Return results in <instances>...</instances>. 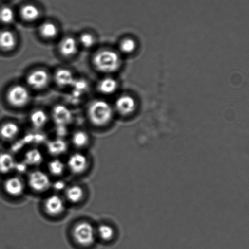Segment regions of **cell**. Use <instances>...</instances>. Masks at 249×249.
Wrapping results in <instances>:
<instances>
[{"mask_svg": "<svg viewBox=\"0 0 249 249\" xmlns=\"http://www.w3.org/2000/svg\"><path fill=\"white\" fill-rule=\"evenodd\" d=\"M88 117L95 126L102 127L111 123L114 111L108 102L102 100L92 102L88 109Z\"/></svg>", "mask_w": 249, "mask_h": 249, "instance_id": "obj_1", "label": "cell"}, {"mask_svg": "<svg viewBox=\"0 0 249 249\" xmlns=\"http://www.w3.org/2000/svg\"><path fill=\"white\" fill-rule=\"evenodd\" d=\"M93 65L100 72L112 73L121 67V59L115 51L105 49L95 53L93 57Z\"/></svg>", "mask_w": 249, "mask_h": 249, "instance_id": "obj_2", "label": "cell"}, {"mask_svg": "<svg viewBox=\"0 0 249 249\" xmlns=\"http://www.w3.org/2000/svg\"><path fill=\"white\" fill-rule=\"evenodd\" d=\"M72 234L75 242L83 247L94 245L96 240V231L94 226L87 221L79 222L76 224Z\"/></svg>", "mask_w": 249, "mask_h": 249, "instance_id": "obj_3", "label": "cell"}, {"mask_svg": "<svg viewBox=\"0 0 249 249\" xmlns=\"http://www.w3.org/2000/svg\"><path fill=\"white\" fill-rule=\"evenodd\" d=\"M6 97L9 104L16 108L25 107L31 100L29 89L21 85H16L11 87L7 91Z\"/></svg>", "mask_w": 249, "mask_h": 249, "instance_id": "obj_4", "label": "cell"}, {"mask_svg": "<svg viewBox=\"0 0 249 249\" xmlns=\"http://www.w3.org/2000/svg\"><path fill=\"white\" fill-rule=\"evenodd\" d=\"M28 182L31 189L37 192H45L51 186L50 177L41 170H34L29 173Z\"/></svg>", "mask_w": 249, "mask_h": 249, "instance_id": "obj_5", "label": "cell"}, {"mask_svg": "<svg viewBox=\"0 0 249 249\" xmlns=\"http://www.w3.org/2000/svg\"><path fill=\"white\" fill-rule=\"evenodd\" d=\"M50 75L46 71L42 69L33 71L26 78V82L29 86L37 90L45 89L50 84Z\"/></svg>", "mask_w": 249, "mask_h": 249, "instance_id": "obj_6", "label": "cell"}, {"mask_svg": "<svg viewBox=\"0 0 249 249\" xmlns=\"http://www.w3.org/2000/svg\"><path fill=\"white\" fill-rule=\"evenodd\" d=\"M66 166L73 174H82L87 169L89 160L84 154L74 153L68 158Z\"/></svg>", "mask_w": 249, "mask_h": 249, "instance_id": "obj_7", "label": "cell"}, {"mask_svg": "<svg viewBox=\"0 0 249 249\" xmlns=\"http://www.w3.org/2000/svg\"><path fill=\"white\" fill-rule=\"evenodd\" d=\"M43 207L46 213L52 216L60 215L65 209V202L58 195H51L46 197Z\"/></svg>", "mask_w": 249, "mask_h": 249, "instance_id": "obj_8", "label": "cell"}, {"mask_svg": "<svg viewBox=\"0 0 249 249\" xmlns=\"http://www.w3.org/2000/svg\"><path fill=\"white\" fill-rule=\"evenodd\" d=\"M3 187L7 195L14 197L21 196L25 189L23 180L17 177L7 178L4 182Z\"/></svg>", "mask_w": 249, "mask_h": 249, "instance_id": "obj_9", "label": "cell"}, {"mask_svg": "<svg viewBox=\"0 0 249 249\" xmlns=\"http://www.w3.org/2000/svg\"><path fill=\"white\" fill-rule=\"evenodd\" d=\"M116 110L121 115L127 116L133 113L136 108V102L133 97L124 95L116 100Z\"/></svg>", "mask_w": 249, "mask_h": 249, "instance_id": "obj_10", "label": "cell"}, {"mask_svg": "<svg viewBox=\"0 0 249 249\" xmlns=\"http://www.w3.org/2000/svg\"><path fill=\"white\" fill-rule=\"evenodd\" d=\"M78 41L72 36H66L58 44V51L65 57H71L77 53Z\"/></svg>", "mask_w": 249, "mask_h": 249, "instance_id": "obj_11", "label": "cell"}, {"mask_svg": "<svg viewBox=\"0 0 249 249\" xmlns=\"http://www.w3.org/2000/svg\"><path fill=\"white\" fill-rule=\"evenodd\" d=\"M55 79L58 86L62 88L72 87L76 79L71 71L67 68H60L55 73Z\"/></svg>", "mask_w": 249, "mask_h": 249, "instance_id": "obj_12", "label": "cell"}, {"mask_svg": "<svg viewBox=\"0 0 249 249\" xmlns=\"http://www.w3.org/2000/svg\"><path fill=\"white\" fill-rule=\"evenodd\" d=\"M16 35L12 31L4 30L0 32V48L9 51L13 50L17 45Z\"/></svg>", "mask_w": 249, "mask_h": 249, "instance_id": "obj_13", "label": "cell"}, {"mask_svg": "<svg viewBox=\"0 0 249 249\" xmlns=\"http://www.w3.org/2000/svg\"><path fill=\"white\" fill-rule=\"evenodd\" d=\"M118 87V82L115 79L112 77H107L100 80L97 88L101 94L111 95L116 91Z\"/></svg>", "mask_w": 249, "mask_h": 249, "instance_id": "obj_14", "label": "cell"}, {"mask_svg": "<svg viewBox=\"0 0 249 249\" xmlns=\"http://www.w3.org/2000/svg\"><path fill=\"white\" fill-rule=\"evenodd\" d=\"M19 132V126L14 122H7L2 124L0 128V136L6 141L14 139L18 135Z\"/></svg>", "mask_w": 249, "mask_h": 249, "instance_id": "obj_15", "label": "cell"}, {"mask_svg": "<svg viewBox=\"0 0 249 249\" xmlns=\"http://www.w3.org/2000/svg\"><path fill=\"white\" fill-rule=\"evenodd\" d=\"M84 196L82 188L78 185H73L65 190V197L72 204L79 203Z\"/></svg>", "mask_w": 249, "mask_h": 249, "instance_id": "obj_16", "label": "cell"}, {"mask_svg": "<svg viewBox=\"0 0 249 249\" xmlns=\"http://www.w3.org/2000/svg\"><path fill=\"white\" fill-rule=\"evenodd\" d=\"M53 116L56 123L62 125L69 123L72 117L69 109L62 106L55 107L53 110Z\"/></svg>", "mask_w": 249, "mask_h": 249, "instance_id": "obj_17", "label": "cell"}, {"mask_svg": "<svg viewBox=\"0 0 249 249\" xmlns=\"http://www.w3.org/2000/svg\"><path fill=\"white\" fill-rule=\"evenodd\" d=\"M14 156L8 153L0 154V172L6 174L11 172L16 167Z\"/></svg>", "mask_w": 249, "mask_h": 249, "instance_id": "obj_18", "label": "cell"}, {"mask_svg": "<svg viewBox=\"0 0 249 249\" xmlns=\"http://www.w3.org/2000/svg\"><path fill=\"white\" fill-rule=\"evenodd\" d=\"M20 16L23 20L33 22L37 20L40 17V10L33 4L24 5L20 10Z\"/></svg>", "mask_w": 249, "mask_h": 249, "instance_id": "obj_19", "label": "cell"}, {"mask_svg": "<svg viewBox=\"0 0 249 249\" xmlns=\"http://www.w3.org/2000/svg\"><path fill=\"white\" fill-rule=\"evenodd\" d=\"M29 119L33 126L36 128H41L47 124L48 116L45 111L41 109H37L31 114Z\"/></svg>", "mask_w": 249, "mask_h": 249, "instance_id": "obj_20", "label": "cell"}, {"mask_svg": "<svg viewBox=\"0 0 249 249\" xmlns=\"http://www.w3.org/2000/svg\"><path fill=\"white\" fill-rule=\"evenodd\" d=\"M39 33L43 38L53 39L58 35V29L56 24L52 22H45L40 26Z\"/></svg>", "mask_w": 249, "mask_h": 249, "instance_id": "obj_21", "label": "cell"}, {"mask_svg": "<svg viewBox=\"0 0 249 249\" xmlns=\"http://www.w3.org/2000/svg\"><path fill=\"white\" fill-rule=\"evenodd\" d=\"M90 136L86 131L78 130L73 133L72 142L77 148H84L89 144Z\"/></svg>", "mask_w": 249, "mask_h": 249, "instance_id": "obj_22", "label": "cell"}, {"mask_svg": "<svg viewBox=\"0 0 249 249\" xmlns=\"http://www.w3.org/2000/svg\"><path fill=\"white\" fill-rule=\"evenodd\" d=\"M66 165L59 159H54L49 162L48 168L49 172L56 177L62 175L65 172Z\"/></svg>", "mask_w": 249, "mask_h": 249, "instance_id": "obj_23", "label": "cell"}, {"mask_svg": "<svg viewBox=\"0 0 249 249\" xmlns=\"http://www.w3.org/2000/svg\"><path fill=\"white\" fill-rule=\"evenodd\" d=\"M96 232L97 236L104 241L112 240L115 235L114 229L112 226L106 224H102L99 225Z\"/></svg>", "mask_w": 249, "mask_h": 249, "instance_id": "obj_24", "label": "cell"}, {"mask_svg": "<svg viewBox=\"0 0 249 249\" xmlns=\"http://www.w3.org/2000/svg\"><path fill=\"white\" fill-rule=\"evenodd\" d=\"M43 156L40 151L33 149L28 151L24 156V162L31 165H38L42 162Z\"/></svg>", "mask_w": 249, "mask_h": 249, "instance_id": "obj_25", "label": "cell"}, {"mask_svg": "<svg viewBox=\"0 0 249 249\" xmlns=\"http://www.w3.org/2000/svg\"><path fill=\"white\" fill-rule=\"evenodd\" d=\"M48 151L54 155H60L67 150V145L64 141L56 140L50 142L48 145Z\"/></svg>", "mask_w": 249, "mask_h": 249, "instance_id": "obj_26", "label": "cell"}, {"mask_svg": "<svg viewBox=\"0 0 249 249\" xmlns=\"http://www.w3.org/2000/svg\"><path fill=\"white\" fill-rule=\"evenodd\" d=\"M15 13L13 9L9 7L0 9V21L4 24H11L14 21Z\"/></svg>", "mask_w": 249, "mask_h": 249, "instance_id": "obj_27", "label": "cell"}, {"mask_svg": "<svg viewBox=\"0 0 249 249\" xmlns=\"http://www.w3.org/2000/svg\"><path fill=\"white\" fill-rule=\"evenodd\" d=\"M135 41L130 38H124L119 44V49L123 53H131L135 50Z\"/></svg>", "mask_w": 249, "mask_h": 249, "instance_id": "obj_28", "label": "cell"}, {"mask_svg": "<svg viewBox=\"0 0 249 249\" xmlns=\"http://www.w3.org/2000/svg\"><path fill=\"white\" fill-rule=\"evenodd\" d=\"M78 41L83 47L90 48L95 45L96 40H95V36L92 34L84 33L80 36Z\"/></svg>", "mask_w": 249, "mask_h": 249, "instance_id": "obj_29", "label": "cell"}]
</instances>
